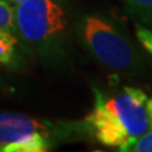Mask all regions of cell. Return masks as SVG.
<instances>
[{
  "instance_id": "6da1fadb",
  "label": "cell",
  "mask_w": 152,
  "mask_h": 152,
  "mask_svg": "<svg viewBox=\"0 0 152 152\" xmlns=\"http://www.w3.org/2000/svg\"><path fill=\"white\" fill-rule=\"evenodd\" d=\"M93 91L95 102L85 119L86 129L102 145L128 152V148L150 129L146 94L132 86H124L112 96H107L96 88Z\"/></svg>"
},
{
  "instance_id": "7a4b0ae2",
  "label": "cell",
  "mask_w": 152,
  "mask_h": 152,
  "mask_svg": "<svg viewBox=\"0 0 152 152\" xmlns=\"http://www.w3.org/2000/svg\"><path fill=\"white\" fill-rule=\"evenodd\" d=\"M72 126L53 124L20 113H0V151L45 152L53 148L56 141L69 137Z\"/></svg>"
},
{
  "instance_id": "3957f363",
  "label": "cell",
  "mask_w": 152,
  "mask_h": 152,
  "mask_svg": "<svg viewBox=\"0 0 152 152\" xmlns=\"http://www.w3.org/2000/svg\"><path fill=\"white\" fill-rule=\"evenodd\" d=\"M13 10L15 33L38 48L56 43L67 28V14L58 0H24Z\"/></svg>"
},
{
  "instance_id": "277c9868",
  "label": "cell",
  "mask_w": 152,
  "mask_h": 152,
  "mask_svg": "<svg viewBox=\"0 0 152 152\" xmlns=\"http://www.w3.org/2000/svg\"><path fill=\"white\" fill-rule=\"evenodd\" d=\"M79 32L86 47L104 65L126 70L134 64L132 45L107 19L98 15L84 17L79 23Z\"/></svg>"
},
{
  "instance_id": "5b68a950",
  "label": "cell",
  "mask_w": 152,
  "mask_h": 152,
  "mask_svg": "<svg viewBox=\"0 0 152 152\" xmlns=\"http://www.w3.org/2000/svg\"><path fill=\"white\" fill-rule=\"evenodd\" d=\"M17 46V37L13 32L0 31V64H10Z\"/></svg>"
},
{
  "instance_id": "8992f818",
  "label": "cell",
  "mask_w": 152,
  "mask_h": 152,
  "mask_svg": "<svg viewBox=\"0 0 152 152\" xmlns=\"http://www.w3.org/2000/svg\"><path fill=\"white\" fill-rule=\"evenodd\" d=\"M0 31L15 33L13 5H10L7 0H0Z\"/></svg>"
},
{
  "instance_id": "52a82bcc",
  "label": "cell",
  "mask_w": 152,
  "mask_h": 152,
  "mask_svg": "<svg viewBox=\"0 0 152 152\" xmlns=\"http://www.w3.org/2000/svg\"><path fill=\"white\" fill-rule=\"evenodd\" d=\"M128 151L131 152H152V129H148L143 136H141Z\"/></svg>"
},
{
  "instance_id": "ba28073f",
  "label": "cell",
  "mask_w": 152,
  "mask_h": 152,
  "mask_svg": "<svg viewBox=\"0 0 152 152\" xmlns=\"http://www.w3.org/2000/svg\"><path fill=\"white\" fill-rule=\"evenodd\" d=\"M137 38L141 42V45L152 56V31L143 28V27H138L137 28Z\"/></svg>"
},
{
  "instance_id": "9c48e42d",
  "label": "cell",
  "mask_w": 152,
  "mask_h": 152,
  "mask_svg": "<svg viewBox=\"0 0 152 152\" xmlns=\"http://www.w3.org/2000/svg\"><path fill=\"white\" fill-rule=\"evenodd\" d=\"M127 1L137 10L152 15V0H127Z\"/></svg>"
},
{
  "instance_id": "30bf717a",
  "label": "cell",
  "mask_w": 152,
  "mask_h": 152,
  "mask_svg": "<svg viewBox=\"0 0 152 152\" xmlns=\"http://www.w3.org/2000/svg\"><path fill=\"white\" fill-rule=\"evenodd\" d=\"M146 110H147V117H148V122H150V129H152V99L146 102Z\"/></svg>"
},
{
  "instance_id": "8fae6325",
  "label": "cell",
  "mask_w": 152,
  "mask_h": 152,
  "mask_svg": "<svg viewBox=\"0 0 152 152\" xmlns=\"http://www.w3.org/2000/svg\"><path fill=\"white\" fill-rule=\"evenodd\" d=\"M7 1L10 4V5H17V4H19V3H22V1H24V0H7Z\"/></svg>"
}]
</instances>
